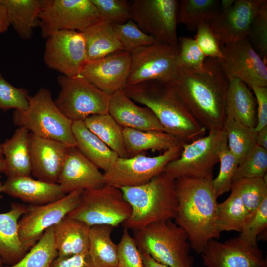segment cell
Here are the masks:
<instances>
[{"instance_id":"cell-26","label":"cell","mask_w":267,"mask_h":267,"mask_svg":"<svg viewBox=\"0 0 267 267\" xmlns=\"http://www.w3.org/2000/svg\"><path fill=\"white\" fill-rule=\"evenodd\" d=\"M90 227L68 215L53 226L58 256L69 257L88 252Z\"/></svg>"},{"instance_id":"cell-4","label":"cell","mask_w":267,"mask_h":267,"mask_svg":"<svg viewBox=\"0 0 267 267\" xmlns=\"http://www.w3.org/2000/svg\"><path fill=\"white\" fill-rule=\"evenodd\" d=\"M120 189L132 212L123 223L134 232L155 222L175 219L178 206L175 179L164 172L146 184Z\"/></svg>"},{"instance_id":"cell-45","label":"cell","mask_w":267,"mask_h":267,"mask_svg":"<svg viewBox=\"0 0 267 267\" xmlns=\"http://www.w3.org/2000/svg\"><path fill=\"white\" fill-rule=\"evenodd\" d=\"M28 91L17 88L4 79L0 70V109L22 111L27 109L29 102Z\"/></svg>"},{"instance_id":"cell-44","label":"cell","mask_w":267,"mask_h":267,"mask_svg":"<svg viewBox=\"0 0 267 267\" xmlns=\"http://www.w3.org/2000/svg\"><path fill=\"white\" fill-rule=\"evenodd\" d=\"M102 19L111 25L121 24L131 19V2L127 0H91Z\"/></svg>"},{"instance_id":"cell-37","label":"cell","mask_w":267,"mask_h":267,"mask_svg":"<svg viewBox=\"0 0 267 267\" xmlns=\"http://www.w3.org/2000/svg\"><path fill=\"white\" fill-rule=\"evenodd\" d=\"M57 256L52 227L44 233L20 260L6 267H51Z\"/></svg>"},{"instance_id":"cell-22","label":"cell","mask_w":267,"mask_h":267,"mask_svg":"<svg viewBox=\"0 0 267 267\" xmlns=\"http://www.w3.org/2000/svg\"><path fill=\"white\" fill-rule=\"evenodd\" d=\"M108 113L123 128L166 132L151 110L137 105L122 90L111 95Z\"/></svg>"},{"instance_id":"cell-32","label":"cell","mask_w":267,"mask_h":267,"mask_svg":"<svg viewBox=\"0 0 267 267\" xmlns=\"http://www.w3.org/2000/svg\"><path fill=\"white\" fill-rule=\"evenodd\" d=\"M113 228L108 225L90 227L88 252L94 267H117V244L111 238Z\"/></svg>"},{"instance_id":"cell-1","label":"cell","mask_w":267,"mask_h":267,"mask_svg":"<svg viewBox=\"0 0 267 267\" xmlns=\"http://www.w3.org/2000/svg\"><path fill=\"white\" fill-rule=\"evenodd\" d=\"M169 83L207 130L223 128L229 79L218 59H206L204 68L200 71L179 68Z\"/></svg>"},{"instance_id":"cell-56","label":"cell","mask_w":267,"mask_h":267,"mask_svg":"<svg viewBox=\"0 0 267 267\" xmlns=\"http://www.w3.org/2000/svg\"><path fill=\"white\" fill-rule=\"evenodd\" d=\"M4 262L1 258V257L0 256V267H3Z\"/></svg>"},{"instance_id":"cell-24","label":"cell","mask_w":267,"mask_h":267,"mask_svg":"<svg viewBox=\"0 0 267 267\" xmlns=\"http://www.w3.org/2000/svg\"><path fill=\"white\" fill-rule=\"evenodd\" d=\"M28 207L14 203L10 210L0 213V256L8 266L18 262L28 252L21 241L18 225Z\"/></svg>"},{"instance_id":"cell-27","label":"cell","mask_w":267,"mask_h":267,"mask_svg":"<svg viewBox=\"0 0 267 267\" xmlns=\"http://www.w3.org/2000/svg\"><path fill=\"white\" fill-rule=\"evenodd\" d=\"M225 112L231 118L254 128L257 124V104L249 87L238 78H230L227 88Z\"/></svg>"},{"instance_id":"cell-30","label":"cell","mask_w":267,"mask_h":267,"mask_svg":"<svg viewBox=\"0 0 267 267\" xmlns=\"http://www.w3.org/2000/svg\"><path fill=\"white\" fill-rule=\"evenodd\" d=\"M44 2L43 0H0V4L6 9L10 26L24 40L30 39L38 25Z\"/></svg>"},{"instance_id":"cell-47","label":"cell","mask_w":267,"mask_h":267,"mask_svg":"<svg viewBox=\"0 0 267 267\" xmlns=\"http://www.w3.org/2000/svg\"><path fill=\"white\" fill-rule=\"evenodd\" d=\"M117 248V267H145L141 253L128 229H124Z\"/></svg>"},{"instance_id":"cell-58","label":"cell","mask_w":267,"mask_h":267,"mask_svg":"<svg viewBox=\"0 0 267 267\" xmlns=\"http://www.w3.org/2000/svg\"></svg>"},{"instance_id":"cell-21","label":"cell","mask_w":267,"mask_h":267,"mask_svg":"<svg viewBox=\"0 0 267 267\" xmlns=\"http://www.w3.org/2000/svg\"><path fill=\"white\" fill-rule=\"evenodd\" d=\"M69 147L59 141L40 137L30 132L31 175L39 180L57 183Z\"/></svg>"},{"instance_id":"cell-43","label":"cell","mask_w":267,"mask_h":267,"mask_svg":"<svg viewBox=\"0 0 267 267\" xmlns=\"http://www.w3.org/2000/svg\"><path fill=\"white\" fill-rule=\"evenodd\" d=\"M178 62L179 68L194 71L202 70L206 57L199 47L194 38L181 37L178 42Z\"/></svg>"},{"instance_id":"cell-36","label":"cell","mask_w":267,"mask_h":267,"mask_svg":"<svg viewBox=\"0 0 267 267\" xmlns=\"http://www.w3.org/2000/svg\"><path fill=\"white\" fill-rule=\"evenodd\" d=\"M223 129L227 135L228 147L239 164L257 145V132L254 130V128L246 126L227 117Z\"/></svg>"},{"instance_id":"cell-7","label":"cell","mask_w":267,"mask_h":267,"mask_svg":"<svg viewBox=\"0 0 267 267\" xmlns=\"http://www.w3.org/2000/svg\"><path fill=\"white\" fill-rule=\"evenodd\" d=\"M227 146L223 129H214L208 134L190 143H184L179 156L170 161L163 172L174 179L180 177L203 178L213 175L220 155Z\"/></svg>"},{"instance_id":"cell-9","label":"cell","mask_w":267,"mask_h":267,"mask_svg":"<svg viewBox=\"0 0 267 267\" xmlns=\"http://www.w3.org/2000/svg\"><path fill=\"white\" fill-rule=\"evenodd\" d=\"M60 91L54 100L60 111L72 121H84L93 115L108 113L111 95L98 89L81 75H60Z\"/></svg>"},{"instance_id":"cell-42","label":"cell","mask_w":267,"mask_h":267,"mask_svg":"<svg viewBox=\"0 0 267 267\" xmlns=\"http://www.w3.org/2000/svg\"><path fill=\"white\" fill-rule=\"evenodd\" d=\"M219 162V174L212 180L213 186L218 197L230 191L239 165L238 161L229 150L228 145L221 152Z\"/></svg>"},{"instance_id":"cell-57","label":"cell","mask_w":267,"mask_h":267,"mask_svg":"<svg viewBox=\"0 0 267 267\" xmlns=\"http://www.w3.org/2000/svg\"><path fill=\"white\" fill-rule=\"evenodd\" d=\"M0 153L2 154L1 144L0 143Z\"/></svg>"},{"instance_id":"cell-18","label":"cell","mask_w":267,"mask_h":267,"mask_svg":"<svg viewBox=\"0 0 267 267\" xmlns=\"http://www.w3.org/2000/svg\"><path fill=\"white\" fill-rule=\"evenodd\" d=\"M131 61L130 53L120 51L97 60L88 61L80 75L111 95L127 85Z\"/></svg>"},{"instance_id":"cell-49","label":"cell","mask_w":267,"mask_h":267,"mask_svg":"<svg viewBox=\"0 0 267 267\" xmlns=\"http://www.w3.org/2000/svg\"><path fill=\"white\" fill-rule=\"evenodd\" d=\"M253 90L257 104V124L254 130L259 131L267 126V87L253 86Z\"/></svg>"},{"instance_id":"cell-3","label":"cell","mask_w":267,"mask_h":267,"mask_svg":"<svg viewBox=\"0 0 267 267\" xmlns=\"http://www.w3.org/2000/svg\"><path fill=\"white\" fill-rule=\"evenodd\" d=\"M122 91L154 113L165 131L184 143L206 135L207 130L191 114L169 83L148 81L126 86Z\"/></svg>"},{"instance_id":"cell-46","label":"cell","mask_w":267,"mask_h":267,"mask_svg":"<svg viewBox=\"0 0 267 267\" xmlns=\"http://www.w3.org/2000/svg\"><path fill=\"white\" fill-rule=\"evenodd\" d=\"M267 198L250 214L239 236L250 245L258 246V236L267 230Z\"/></svg>"},{"instance_id":"cell-10","label":"cell","mask_w":267,"mask_h":267,"mask_svg":"<svg viewBox=\"0 0 267 267\" xmlns=\"http://www.w3.org/2000/svg\"><path fill=\"white\" fill-rule=\"evenodd\" d=\"M183 143L181 142L156 156L141 153L127 158L118 157L104 172L105 183L118 188L147 183L163 172L168 163L179 156Z\"/></svg>"},{"instance_id":"cell-5","label":"cell","mask_w":267,"mask_h":267,"mask_svg":"<svg viewBox=\"0 0 267 267\" xmlns=\"http://www.w3.org/2000/svg\"><path fill=\"white\" fill-rule=\"evenodd\" d=\"M28 99L27 109L13 112L12 119L15 125L26 128L40 137L76 147L72 131L73 121L58 109L49 89L41 88L34 95H29Z\"/></svg>"},{"instance_id":"cell-41","label":"cell","mask_w":267,"mask_h":267,"mask_svg":"<svg viewBox=\"0 0 267 267\" xmlns=\"http://www.w3.org/2000/svg\"><path fill=\"white\" fill-rule=\"evenodd\" d=\"M247 38L264 62H267V0H264L251 24Z\"/></svg>"},{"instance_id":"cell-17","label":"cell","mask_w":267,"mask_h":267,"mask_svg":"<svg viewBox=\"0 0 267 267\" xmlns=\"http://www.w3.org/2000/svg\"><path fill=\"white\" fill-rule=\"evenodd\" d=\"M206 267H264L267 260L258 246H253L239 236L224 242L213 239L201 253Z\"/></svg>"},{"instance_id":"cell-23","label":"cell","mask_w":267,"mask_h":267,"mask_svg":"<svg viewBox=\"0 0 267 267\" xmlns=\"http://www.w3.org/2000/svg\"><path fill=\"white\" fill-rule=\"evenodd\" d=\"M2 193L30 205L46 204L66 195L58 184L44 182L31 176L7 178L3 183Z\"/></svg>"},{"instance_id":"cell-33","label":"cell","mask_w":267,"mask_h":267,"mask_svg":"<svg viewBox=\"0 0 267 267\" xmlns=\"http://www.w3.org/2000/svg\"><path fill=\"white\" fill-rule=\"evenodd\" d=\"M87 127L119 157H129L123 137V127L109 114H97L84 121Z\"/></svg>"},{"instance_id":"cell-48","label":"cell","mask_w":267,"mask_h":267,"mask_svg":"<svg viewBox=\"0 0 267 267\" xmlns=\"http://www.w3.org/2000/svg\"><path fill=\"white\" fill-rule=\"evenodd\" d=\"M196 31L194 39L204 55L208 58L221 59L222 57L221 45L208 22L201 24Z\"/></svg>"},{"instance_id":"cell-31","label":"cell","mask_w":267,"mask_h":267,"mask_svg":"<svg viewBox=\"0 0 267 267\" xmlns=\"http://www.w3.org/2000/svg\"><path fill=\"white\" fill-rule=\"evenodd\" d=\"M81 33L85 40L88 61L97 60L123 50L112 25L102 19Z\"/></svg>"},{"instance_id":"cell-16","label":"cell","mask_w":267,"mask_h":267,"mask_svg":"<svg viewBox=\"0 0 267 267\" xmlns=\"http://www.w3.org/2000/svg\"><path fill=\"white\" fill-rule=\"evenodd\" d=\"M222 57L218 59L228 78H238L250 89L267 87V67L247 38L221 46Z\"/></svg>"},{"instance_id":"cell-2","label":"cell","mask_w":267,"mask_h":267,"mask_svg":"<svg viewBox=\"0 0 267 267\" xmlns=\"http://www.w3.org/2000/svg\"><path fill=\"white\" fill-rule=\"evenodd\" d=\"M213 179L211 175L175 179L178 206L175 222L185 231L191 248L198 254L209 241L219 239L221 235L216 222L218 196Z\"/></svg>"},{"instance_id":"cell-15","label":"cell","mask_w":267,"mask_h":267,"mask_svg":"<svg viewBox=\"0 0 267 267\" xmlns=\"http://www.w3.org/2000/svg\"><path fill=\"white\" fill-rule=\"evenodd\" d=\"M44 61L67 77L79 76L87 62L84 38L80 32L61 30L46 39Z\"/></svg>"},{"instance_id":"cell-8","label":"cell","mask_w":267,"mask_h":267,"mask_svg":"<svg viewBox=\"0 0 267 267\" xmlns=\"http://www.w3.org/2000/svg\"><path fill=\"white\" fill-rule=\"evenodd\" d=\"M132 208L120 189L105 184L96 189L83 191L77 206L68 216L89 227L123 223L130 216Z\"/></svg>"},{"instance_id":"cell-35","label":"cell","mask_w":267,"mask_h":267,"mask_svg":"<svg viewBox=\"0 0 267 267\" xmlns=\"http://www.w3.org/2000/svg\"><path fill=\"white\" fill-rule=\"evenodd\" d=\"M218 0H182L179 2L178 23L184 25L189 30H196L203 22H208L219 11Z\"/></svg>"},{"instance_id":"cell-14","label":"cell","mask_w":267,"mask_h":267,"mask_svg":"<svg viewBox=\"0 0 267 267\" xmlns=\"http://www.w3.org/2000/svg\"><path fill=\"white\" fill-rule=\"evenodd\" d=\"M82 192L76 190L53 202L28 206L18 222L20 238L27 251L47 229L58 223L77 206Z\"/></svg>"},{"instance_id":"cell-34","label":"cell","mask_w":267,"mask_h":267,"mask_svg":"<svg viewBox=\"0 0 267 267\" xmlns=\"http://www.w3.org/2000/svg\"><path fill=\"white\" fill-rule=\"evenodd\" d=\"M229 197L223 202L218 203L216 222L219 231H235L240 232L250 214L238 194L231 189Z\"/></svg>"},{"instance_id":"cell-29","label":"cell","mask_w":267,"mask_h":267,"mask_svg":"<svg viewBox=\"0 0 267 267\" xmlns=\"http://www.w3.org/2000/svg\"><path fill=\"white\" fill-rule=\"evenodd\" d=\"M123 137L129 157L144 153L148 150L164 152L181 142L173 135L161 131L123 128Z\"/></svg>"},{"instance_id":"cell-52","label":"cell","mask_w":267,"mask_h":267,"mask_svg":"<svg viewBox=\"0 0 267 267\" xmlns=\"http://www.w3.org/2000/svg\"><path fill=\"white\" fill-rule=\"evenodd\" d=\"M256 144L258 146L267 150V126L257 132Z\"/></svg>"},{"instance_id":"cell-38","label":"cell","mask_w":267,"mask_h":267,"mask_svg":"<svg viewBox=\"0 0 267 267\" xmlns=\"http://www.w3.org/2000/svg\"><path fill=\"white\" fill-rule=\"evenodd\" d=\"M231 189L238 194L247 210L251 213L267 198V174L262 178L236 180Z\"/></svg>"},{"instance_id":"cell-51","label":"cell","mask_w":267,"mask_h":267,"mask_svg":"<svg viewBox=\"0 0 267 267\" xmlns=\"http://www.w3.org/2000/svg\"><path fill=\"white\" fill-rule=\"evenodd\" d=\"M10 26L6 9L0 4V34L6 32Z\"/></svg>"},{"instance_id":"cell-55","label":"cell","mask_w":267,"mask_h":267,"mask_svg":"<svg viewBox=\"0 0 267 267\" xmlns=\"http://www.w3.org/2000/svg\"><path fill=\"white\" fill-rule=\"evenodd\" d=\"M3 156L2 154L0 153V199L2 198V196L1 193H2V186L3 183L0 181L1 174L3 173Z\"/></svg>"},{"instance_id":"cell-50","label":"cell","mask_w":267,"mask_h":267,"mask_svg":"<svg viewBox=\"0 0 267 267\" xmlns=\"http://www.w3.org/2000/svg\"><path fill=\"white\" fill-rule=\"evenodd\" d=\"M51 267H94L88 251L69 257L57 256Z\"/></svg>"},{"instance_id":"cell-11","label":"cell","mask_w":267,"mask_h":267,"mask_svg":"<svg viewBox=\"0 0 267 267\" xmlns=\"http://www.w3.org/2000/svg\"><path fill=\"white\" fill-rule=\"evenodd\" d=\"M100 20L91 0H44L38 26L46 39L58 31L82 32Z\"/></svg>"},{"instance_id":"cell-6","label":"cell","mask_w":267,"mask_h":267,"mask_svg":"<svg viewBox=\"0 0 267 267\" xmlns=\"http://www.w3.org/2000/svg\"><path fill=\"white\" fill-rule=\"evenodd\" d=\"M141 252L168 267H193L189 238L185 231L170 220L151 223L134 232Z\"/></svg>"},{"instance_id":"cell-39","label":"cell","mask_w":267,"mask_h":267,"mask_svg":"<svg viewBox=\"0 0 267 267\" xmlns=\"http://www.w3.org/2000/svg\"><path fill=\"white\" fill-rule=\"evenodd\" d=\"M112 26L123 50L129 53L140 47L160 42L153 36L143 31L131 19L125 23Z\"/></svg>"},{"instance_id":"cell-28","label":"cell","mask_w":267,"mask_h":267,"mask_svg":"<svg viewBox=\"0 0 267 267\" xmlns=\"http://www.w3.org/2000/svg\"><path fill=\"white\" fill-rule=\"evenodd\" d=\"M72 131L76 147L104 172L107 171L119 157L117 153L87 127L84 121H74Z\"/></svg>"},{"instance_id":"cell-25","label":"cell","mask_w":267,"mask_h":267,"mask_svg":"<svg viewBox=\"0 0 267 267\" xmlns=\"http://www.w3.org/2000/svg\"><path fill=\"white\" fill-rule=\"evenodd\" d=\"M29 133L26 128L18 127L12 136L1 144L3 173L7 178L31 175Z\"/></svg>"},{"instance_id":"cell-40","label":"cell","mask_w":267,"mask_h":267,"mask_svg":"<svg viewBox=\"0 0 267 267\" xmlns=\"http://www.w3.org/2000/svg\"><path fill=\"white\" fill-rule=\"evenodd\" d=\"M267 170V150L257 145L239 164L233 181L240 179L262 178Z\"/></svg>"},{"instance_id":"cell-54","label":"cell","mask_w":267,"mask_h":267,"mask_svg":"<svg viewBox=\"0 0 267 267\" xmlns=\"http://www.w3.org/2000/svg\"><path fill=\"white\" fill-rule=\"evenodd\" d=\"M235 1L236 0H220L219 12H223L230 8L233 5Z\"/></svg>"},{"instance_id":"cell-12","label":"cell","mask_w":267,"mask_h":267,"mask_svg":"<svg viewBox=\"0 0 267 267\" xmlns=\"http://www.w3.org/2000/svg\"><path fill=\"white\" fill-rule=\"evenodd\" d=\"M130 53L131 68L127 86L152 81L170 83L179 68L178 44L157 42Z\"/></svg>"},{"instance_id":"cell-13","label":"cell","mask_w":267,"mask_h":267,"mask_svg":"<svg viewBox=\"0 0 267 267\" xmlns=\"http://www.w3.org/2000/svg\"><path fill=\"white\" fill-rule=\"evenodd\" d=\"M179 3L177 0H134L130 4L131 19L159 42L178 45Z\"/></svg>"},{"instance_id":"cell-19","label":"cell","mask_w":267,"mask_h":267,"mask_svg":"<svg viewBox=\"0 0 267 267\" xmlns=\"http://www.w3.org/2000/svg\"><path fill=\"white\" fill-rule=\"evenodd\" d=\"M264 0H236L227 10L208 21L221 47L247 38L253 18Z\"/></svg>"},{"instance_id":"cell-20","label":"cell","mask_w":267,"mask_h":267,"mask_svg":"<svg viewBox=\"0 0 267 267\" xmlns=\"http://www.w3.org/2000/svg\"><path fill=\"white\" fill-rule=\"evenodd\" d=\"M57 183L65 194L98 188L106 184L103 173L76 147H69Z\"/></svg>"},{"instance_id":"cell-53","label":"cell","mask_w":267,"mask_h":267,"mask_svg":"<svg viewBox=\"0 0 267 267\" xmlns=\"http://www.w3.org/2000/svg\"><path fill=\"white\" fill-rule=\"evenodd\" d=\"M141 253L145 267H168L158 262L150 255L144 252H141Z\"/></svg>"}]
</instances>
